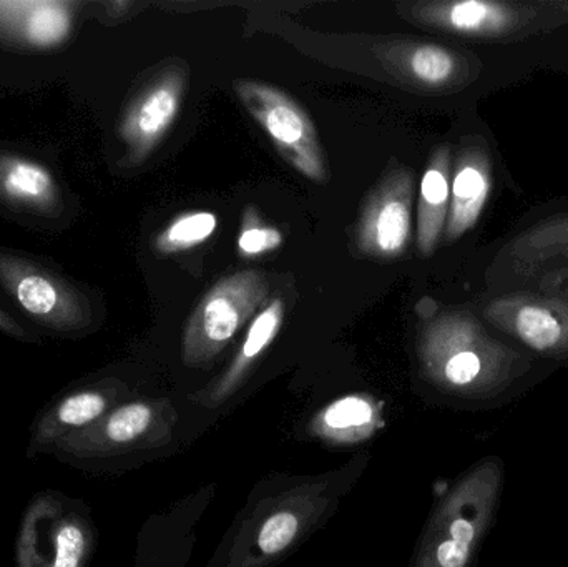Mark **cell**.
Wrapping results in <instances>:
<instances>
[{
    "mask_svg": "<svg viewBox=\"0 0 568 567\" xmlns=\"http://www.w3.org/2000/svg\"><path fill=\"white\" fill-rule=\"evenodd\" d=\"M389 72L419 89L443 90L460 79L464 60L454 50L437 43H384L377 50Z\"/></svg>",
    "mask_w": 568,
    "mask_h": 567,
    "instance_id": "obj_16",
    "label": "cell"
},
{
    "mask_svg": "<svg viewBox=\"0 0 568 567\" xmlns=\"http://www.w3.org/2000/svg\"><path fill=\"white\" fill-rule=\"evenodd\" d=\"M233 87L240 102L265 130L284 162L306 179L326 183L329 180L326 153L306 110L284 90L268 83L240 79Z\"/></svg>",
    "mask_w": 568,
    "mask_h": 567,
    "instance_id": "obj_7",
    "label": "cell"
},
{
    "mask_svg": "<svg viewBox=\"0 0 568 567\" xmlns=\"http://www.w3.org/2000/svg\"><path fill=\"white\" fill-rule=\"evenodd\" d=\"M450 149L439 146L427 163L420 180L419 205H417V249L423 256L436 252L444 230L450 205Z\"/></svg>",
    "mask_w": 568,
    "mask_h": 567,
    "instance_id": "obj_17",
    "label": "cell"
},
{
    "mask_svg": "<svg viewBox=\"0 0 568 567\" xmlns=\"http://www.w3.org/2000/svg\"><path fill=\"white\" fill-rule=\"evenodd\" d=\"M406 16L423 26L467 37L500 36L519 22L516 7L490 0L413 3Z\"/></svg>",
    "mask_w": 568,
    "mask_h": 567,
    "instance_id": "obj_12",
    "label": "cell"
},
{
    "mask_svg": "<svg viewBox=\"0 0 568 567\" xmlns=\"http://www.w3.org/2000/svg\"><path fill=\"white\" fill-rule=\"evenodd\" d=\"M0 328H2L3 332L9 333V335L20 336V333H22L19 328H17V325H13V323L10 322L6 315H3L2 312H0Z\"/></svg>",
    "mask_w": 568,
    "mask_h": 567,
    "instance_id": "obj_25",
    "label": "cell"
},
{
    "mask_svg": "<svg viewBox=\"0 0 568 567\" xmlns=\"http://www.w3.org/2000/svg\"><path fill=\"white\" fill-rule=\"evenodd\" d=\"M516 249L520 259L527 260V262L568 255V219L554 220V222L526 233L516 243Z\"/></svg>",
    "mask_w": 568,
    "mask_h": 567,
    "instance_id": "obj_23",
    "label": "cell"
},
{
    "mask_svg": "<svg viewBox=\"0 0 568 567\" xmlns=\"http://www.w3.org/2000/svg\"><path fill=\"white\" fill-rule=\"evenodd\" d=\"M283 322L284 303L280 298L272 300L253 318L252 325L246 332L245 342L240 346L229 368L205 392L196 396V402L209 406V408H219L230 402L236 392L245 385L260 358L275 343L276 336L282 332Z\"/></svg>",
    "mask_w": 568,
    "mask_h": 567,
    "instance_id": "obj_15",
    "label": "cell"
},
{
    "mask_svg": "<svg viewBox=\"0 0 568 567\" xmlns=\"http://www.w3.org/2000/svg\"><path fill=\"white\" fill-rule=\"evenodd\" d=\"M179 415L169 399L120 403L83 432L57 443V455L79 462L123 458L172 445Z\"/></svg>",
    "mask_w": 568,
    "mask_h": 567,
    "instance_id": "obj_4",
    "label": "cell"
},
{
    "mask_svg": "<svg viewBox=\"0 0 568 567\" xmlns=\"http://www.w3.org/2000/svg\"><path fill=\"white\" fill-rule=\"evenodd\" d=\"M369 453L317 475L273 473L246 498L206 567H276L327 525L369 466Z\"/></svg>",
    "mask_w": 568,
    "mask_h": 567,
    "instance_id": "obj_1",
    "label": "cell"
},
{
    "mask_svg": "<svg viewBox=\"0 0 568 567\" xmlns=\"http://www.w3.org/2000/svg\"><path fill=\"white\" fill-rule=\"evenodd\" d=\"M424 375L449 392H470L493 378L504 350L466 313H446L424 326L417 343Z\"/></svg>",
    "mask_w": 568,
    "mask_h": 567,
    "instance_id": "obj_3",
    "label": "cell"
},
{
    "mask_svg": "<svg viewBox=\"0 0 568 567\" xmlns=\"http://www.w3.org/2000/svg\"><path fill=\"white\" fill-rule=\"evenodd\" d=\"M92 519L59 493H40L27 506L17 535L19 567H85L95 551Z\"/></svg>",
    "mask_w": 568,
    "mask_h": 567,
    "instance_id": "obj_5",
    "label": "cell"
},
{
    "mask_svg": "<svg viewBox=\"0 0 568 567\" xmlns=\"http://www.w3.org/2000/svg\"><path fill=\"white\" fill-rule=\"evenodd\" d=\"M496 493L494 463L479 466L456 483L429 516L410 567H470Z\"/></svg>",
    "mask_w": 568,
    "mask_h": 567,
    "instance_id": "obj_2",
    "label": "cell"
},
{
    "mask_svg": "<svg viewBox=\"0 0 568 567\" xmlns=\"http://www.w3.org/2000/svg\"><path fill=\"white\" fill-rule=\"evenodd\" d=\"M0 192L17 202L42 205L52 200L55 185L43 166L30 160L7 159L0 162Z\"/></svg>",
    "mask_w": 568,
    "mask_h": 567,
    "instance_id": "obj_20",
    "label": "cell"
},
{
    "mask_svg": "<svg viewBox=\"0 0 568 567\" xmlns=\"http://www.w3.org/2000/svg\"><path fill=\"white\" fill-rule=\"evenodd\" d=\"M493 192V162L479 139L459 150L450 179V205L446 223L447 242H456L476 226Z\"/></svg>",
    "mask_w": 568,
    "mask_h": 567,
    "instance_id": "obj_11",
    "label": "cell"
},
{
    "mask_svg": "<svg viewBox=\"0 0 568 567\" xmlns=\"http://www.w3.org/2000/svg\"><path fill=\"white\" fill-rule=\"evenodd\" d=\"M219 219L215 213L196 210L175 216L162 232L156 235L155 249L162 255L186 252L203 245L215 235Z\"/></svg>",
    "mask_w": 568,
    "mask_h": 567,
    "instance_id": "obj_21",
    "label": "cell"
},
{
    "mask_svg": "<svg viewBox=\"0 0 568 567\" xmlns=\"http://www.w3.org/2000/svg\"><path fill=\"white\" fill-rule=\"evenodd\" d=\"M282 230L276 226L263 225L258 220L243 223L239 236V253L243 259H255L265 253L275 252L283 245Z\"/></svg>",
    "mask_w": 568,
    "mask_h": 567,
    "instance_id": "obj_24",
    "label": "cell"
},
{
    "mask_svg": "<svg viewBox=\"0 0 568 567\" xmlns=\"http://www.w3.org/2000/svg\"><path fill=\"white\" fill-rule=\"evenodd\" d=\"M494 322L540 353L568 345V308L539 298H507L489 308Z\"/></svg>",
    "mask_w": 568,
    "mask_h": 567,
    "instance_id": "obj_14",
    "label": "cell"
},
{
    "mask_svg": "<svg viewBox=\"0 0 568 567\" xmlns=\"http://www.w3.org/2000/svg\"><path fill=\"white\" fill-rule=\"evenodd\" d=\"M186 85L189 69L175 63L156 73L130 103L120 133L135 162H143L165 139L179 119Z\"/></svg>",
    "mask_w": 568,
    "mask_h": 567,
    "instance_id": "obj_9",
    "label": "cell"
},
{
    "mask_svg": "<svg viewBox=\"0 0 568 567\" xmlns=\"http://www.w3.org/2000/svg\"><path fill=\"white\" fill-rule=\"evenodd\" d=\"M70 13L65 3L29 2L26 9V37L40 47H50L65 39Z\"/></svg>",
    "mask_w": 568,
    "mask_h": 567,
    "instance_id": "obj_22",
    "label": "cell"
},
{
    "mask_svg": "<svg viewBox=\"0 0 568 567\" xmlns=\"http://www.w3.org/2000/svg\"><path fill=\"white\" fill-rule=\"evenodd\" d=\"M268 290L265 275L256 270H245L215 283L186 322L182 340L183 363L192 368L213 363L252 320L265 302Z\"/></svg>",
    "mask_w": 568,
    "mask_h": 567,
    "instance_id": "obj_6",
    "label": "cell"
},
{
    "mask_svg": "<svg viewBox=\"0 0 568 567\" xmlns=\"http://www.w3.org/2000/svg\"><path fill=\"white\" fill-rule=\"evenodd\" d=\"M414 175L399 169L387 173L369 193L357 223V246L371 259L403 255L413 233Z\"/></svg>",
    "mask_w": 568,
    "mask_h": 567,
    "instance_id": "obj_8",
    "label": "cell"
},
{
    "mask_svg": "<svg viewBox=\"0 0 568 567\" xmlns=\"http://www.w3.org/2000/svg\"><path fill=\"white\" fill-rule=\"evenodd\" d=\"M383 426V403L367 393H349L314 413L307 432L329 448H351L369 442Z\"/></svg>",
    "mask_w": 568,
    "mask_h": 567,
    "instance_id": "obj_13",
    "label": "cell"
},
{
    "mask_svg": "<svg viewBox=\"0 0 568 567\" xmlns=\"http://www.w3.org/2000/svg\"><path fill=\"white\" fill-rule=\"evenodd\" d=\"M196 535L176 523L146 526L140 533L135 567H189Z\"/></svg>",
    "mask_w": 568,
    "mask_h": 567,
    "instance_id": "obj_19",
    "label": "cell"
},
{
    "mask_svg": "<svg viewBox=\"0 0 568 567\" xmlns=\"http://www.w3.org/2000/svg\"><path fill=\"white\" fill-rule=\"evenodd\" d=\"M123 388L119 385H97L79 389L57 399L37 416L32 428L30 449L45 452L57 443L92 426L122 402Z\"/></svg>",
    "mask_w": 568,
    "mask_h": 567,
    "instance_id": "obj_10",
    "label": "cell"
},
{
    "mask_svg": "<svg viewBox=\"0 0 568 567\" xmlns=\"http://www.w3.org/2000/svg\"><path fill=\"white\" fill-rule=\"evenodd\" d=\"M3 279L17 302L36 318L59 326H67L75 318V308L70 306L63 290L50 276L30 266H16L13 272L9 269V272L3 273Z\"/></svg>",
    "mask_w": 568,
    "mask_h": 567,
    "instance_id": "obj_18",
    "label": "cell"
}]
</instances>
